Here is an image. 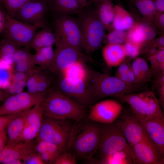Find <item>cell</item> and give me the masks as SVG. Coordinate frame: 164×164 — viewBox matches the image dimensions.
<instances>
[{"instance_id": "8d00e7d4", "label": "cell", "mask_w": 164, "mask_h": 164, "mask_svg": "<svg viewBox=\"0 0 164 164\" xmlns=\"http://www.w3.org/2000/svg\"><path fill=\"white\" fill-rule=\"evenodd\" d=\"M126 40L141 46L142 49L145 43L144 37L137 22H136L134 26L126 31Z\"/></svg>"}, {"instance_id": "f546056e", "label": "cell", "mask_w": 164, "mask_h": 164, "mask_svg": "<svg viewBox=\"0 0 164 164\" xmlns=\"http://www.w3.org/2000/svg\"><path fill=\"white\" fill-rule=\"evenodd\" d=\"M129 59H126L118 67L115 76L127 84L139 87L137 83Z\"/></svg>"}, {"instance_id": "2e32d148", "label": "cell", "mask_w": 164, "mask_h": 164, "mask_svg": "<svg viewBox=\"0 0 164 164\" xmlns=\"http://www.w3.org/2000/svg\"><path fill=\"white\" fill-rule=\"evenodd\" d=\"M118 122L131 148L148 136L140 120L133 114L123 116Z\"/></svg>"}, {"instance_id": "7c38bea8", "label": "cell", "mask_w": 164, "mask_h": 164, "mask_svg": "<svg viewBox=\"0 0 164 164\" xmlns=\"http://www.w3.org/2000/svg\"><path fill=\"white\" fill-rule=\"evenodd\" d=\"M53 60L47 69L57 75L78 61L92 62V58L74 48L56 44Z\"/></svg>"}, {"instance_id": "4316f807", "label": "cell", "mask_w": 164, "mask_h": 164, "mask_svg": "<svg viewBox=\"0 0 164 164\" xmlns=\"http://www.w3.org/2000/svg\"><path fill=\"white\" fill-rule=\"evenodd\" d=\"M27 111L12 119L8 124L7 126L8 138L7 144L18 142L25 126Z\"/></svg>"}, {"instance_id": "8fae6325", "label": "cell", "mask_w": 164, "mask_h": 164, "mask_svg": "<svg viewBox=\"0 0 164 164\" xmlns=\"http://www.w3.org/2000/svg\"><path fill=\"white\" fill-rule=\"evenodd\" d=\"M38 28L35 26L16 20L7 15L2 39L9 40L18 47H29Z\"/></svg>"}, {"instance_id": "681fc988", "label": "cell", "mask_w": 164, "mask_h": 164, "mask_svg": "<svg viewBox=\"0 0 164 164\" xmlns=\"http://www.w3.org/2000/svg\"><path fill=\"white\" fill-rule=\"evenodd\" d=\"M39 154L44 164H53L54 161L59 155L49 153H44Z\"/></svg>"}, {"instance_id": "4dcf8cb0", "label": "cell", "mask_w": 164, "mask_h": 164, "mask_svg": "<svg viewBox=\"0 0 164 164\" xmlns=\"http://www.w3.org/2000/svg\"><path fill=\"white\" fill-rule=\"evenodd\" d=\"M97 162L104 164H134L131 155L125 150L118 151L100 158Z\"/></svg>"}, {"instance_id": "ac0fdd59", "label": "cell", "mask_w": 164, "mask_h": 164, "mask_svg": "<svg viewBox=\"0 0 164 164\" xmlns=\"http://www.w3.org/2000/svg\"><path fill=\"white\" fill-rule=\"evenodd\" d=\"M139 120L148 136L164 156V118L155 117Z\"/></svg>"}, {"instance_id": "7a4b0ae2", "label": "cell", "mask_w": 164, "mask_h": 164, "mask_svg": "<svg viewBox=\"0 0 164 164\" xmlns=\"http://www.w3.org/2000/svg\"><path fill=\"white\" fill-rule=\"evenodd\" d=\"M85 108L56 89H50L42 104L44 116L76 122L85 119Z\"/></svg>"}, {"instance_id": "9f6ffc18", "label": "cell", "mask_w": 164, "mask_h": 164, "mask_svg": "<svg viewBox=\"0 0 164 164\" xmlns=\"http://www.w3.org/2000/svg\"><path fill=\"white\" fill-rule=\"evenodd\" d=\"M83 5L86 7L87 4V0H78Z\"/></svg>"}, {"instance_id": "cb8c5ba5", "label": "cell", "mask_w": 164, "mask_h": 164, "mask_svg": "<svg viewBox=\"0 0 164 164\" xmlns=\"http://www.w3.org/2000/svg\"><path fill=\"white\" fill-rule=\"evenodd\" d=\"M115 13L112 25V29L127 31L135 24L133 16L122 6H114Z\"/></svg>"}, {"instance_id": "f907efd6", "label": "cell", "mask_w": 164, "mask_h": 164, "mask_svg": "<svg viewBox=\"0 0 164 164\" xmlns=\"http://www.w3.org/2000/svg\"><path fill=\"white\" fill-rule=\"evenodd\" d=\"M8 140L7 127L0 129V152L7 144Z\"/></svg>"}, {"instance_id": "db71d44e", "label": "cell", "mask_w": 164, "mask_h": 164, "mask_svg": "<svg viewBox=\"0 0 164 164\" xmlns=\"http://www.w3.org/2000/svg\"><path fill=\"white\" fill-rule=\"evenodd\" d=\"M7 98L5 93L0 89V102L5 100Z\"/></svg>"}, {"instance_id": "91938a15", "label": "cell", "mask_w": 164, "mask_h": 164, "mask_svg": "<svg viewBox=\"0 0 164 164\" xmlns=\"http://www.w3.org/2000/svg\"></svg>"}, {"instance_id": "44dd1931", "label": "cell", "mask_w": 164, "mask_h": 164, "mask_svg": "<svg viewBox=\"0 0 164 164\" xmlns=\"http://www.w3.org/2000/svg\"><path fill=\"white\" fill-rule=\"evenodd\" d=\"M12 67L13 72H27L35 69L36 65L33 54L27 47L18 48L13 58Z\"/></svg>"}, {"instance_id": "d6986e66", "label": "cell", "mask_w": 164, "mask_h": 164, "mask_svg": "<svg viewBox=\"0 0 164 164\" xmlns=\"http://www.w3.org/2000/svg\"><path fill=\"white\" fill-rule=\"evenodd\" d=\"M49 11L56 16L80 14L85 6L78 0H48Z\"/></svg>"}, {"instance_id": "7402d4cb", "label": "cell", "mask_w": 164, "mask_h": 164, "mask_svg": "<svg viewBox=\"0 0 164 164\" xmlns=\"http://www.w3.org/2000/svg\"><path fill=\"white\" fill-rule=\"evenodd\" d=\"M95 1L97 4L95 9L98 18L105 29L110 31L112 29V25L115 15L114 6L111 1Z\"/></svg>"}, {"instance_id": "83f0119b", "label": "cell", "mask_w": 164, "mask_h": 164, "mask_svg": "<svg viewBox=\"0 0 164 164\" xmlns=\"http://www.w3.org/2000/svg\"><path fill=\"white\" fill-rule=\"evenodd\" d=\"M130 1L140 14L142 20L152 24L154 17L157 13L153 0Z\"/></svg>"}, {"instance_id": "b9f144b4", "label": "cell", "mask_w": 164, "mask_h": 164, "mask_svg": "<svg viewBox=\"0 0 164 164\" xmlns=\"http://www.w3.org/2000/svg\"><path fill=\"white\" fill-rule=\"evenodd\" d=\"M76 157L72 152L66 151L62 152L56 158L53 164H75Z\"/></svg>"}, {"instance_id": "7dc6e473", "label": "cell", "mask_w": 164, "mask_h": 164, "mask_svg": "<svg viewBox=\"0 0 164 164\" xmlns=\"http://www.w3.org/2000/svg\"><path fill=\"white\" fill-rule=\"evenodd\" d=\"M23 162V164H44L39 154L35 152L29 154Z\"/></svg>"}, {"instance_id": "e575fe53", "label": "cell", "mask_w": 164, "mask_h": 164, "mask_svg": "<svg viewBox=\"0 0 164 164\" xmlns=\"http://www.w3.org/2000/svg\"><path fill=\"white\" fill-rule=\"evenodd\" d=\"M18 48L11 42L2 39L0 41V59L12 65L13 58Z\"/></svg>"}, {"instance_id": "f5cc1de1", "label": "cell", "mask_w": 164, "mask_h": 164, "mask_svg": "<svg viewBox=\"0 0 164 164\" xmlns=\"http://www.w3.org/2000/svg\"><path fill=\"white\" fill-rule=\"evenodd\" d=\"M157 12H164V0H153Z\"/></svg>"}, {"instance_id": "1f68e13d", "label": "cell", "mask_w": 164, "mask_h": 164, "mask_svg": "<svg viewBox=\"0 0 164 164\" xmlns=\"http://www.w3.org/2000/svg\"><path fill=\"white\" fill-rule=\"evenodd\" d=\"M53 47H44L36 51V53L33 55L36 65L40 66L43 69H47L54 57V51Z\"/></svg>"}, {"instance_id": "816d5d0a", "label": "cell", "mask_w": 164, "mask_h": 164, "mask_svg": "<svg viewBox=\"0 0 164 164\" xmlns=\"http://www.w3.org/2000/svg\"><path fill=\"white\" fill-rule=\"evenodd\" d=\"M7 14L3 9L0 8V33H2L5 29L7 22Z\"/></svg>"}, {"instance_id": "f1b7e54d", "label": "cell", "mask_w": 164, "mask_h": 164, "mask_svg": "<svg viewBox=\"0 0 164 164\" xmlns=\"http://www.w3.org/2000/svg\"><path fill=\"white\" fill-rule=\"evenodd\" d=\"M86 63L78 61L62 71L61 76L79 79L87 82L89 80V68Z\"/></svg>"}, {"instance_id": "836d02e7", "label": "cell", "mask_w": 164, "mask_h": 164, "mask_svg": "<svg viewBox=\"0 0 164 164\" xmlns=\"http://www.w3.org/2000/svg\"><path fill=\"white\" fill-rule=\"evenodd\" d=\"M13 79L12 66L0 59V89L5 90L10 86Z\"/></svg>"}, {"instance_id": "52a82bcc", "label": "cell", "mask_w": 164, "mask_h": 164, "mask_svg": "<svg viewBox=\"0 0 164 164\" xmlns=\"http://www.w3.org/2000/svg\"><path fill=\"white\" fill-rule=\"evenodd\" d=\"M53 26L56 44L70 46L82 52L83 35L77 18L66 15L56 16Z\"/></svg>"}, {"instance_id": "ffe728a7", "label": "cell", "mask_w": 164, "mask_h": 164, "mask_svg": "<svg viewBox=\"0 0 164 164\" xmlns=\"http://www.w3.org/2000/svg\"><path fill=\"white\" fill-rule=\"evenodd\" d=\"M102 55L107 65L112 67L118 66L127 57L124 44H106Z\"/></svg>"}, {"instance_id": "ee69618b", "label": "cell", "mask_w": 164, "mask_h": 164, "mask_svg": "<svg viewBox=\"0 0 164 164\" xmlns=\"http://www.w3.org/2000/svg\"><path fill=\"white\" fill-rule=\"evenodd\" d=\"M50 77L42 71L41 75L37 87V93H47L50 90L51 84Z\"/></svg>"}, {"instance_id": "484cf974", "label": "cell", "mask_w": 164, "mask_h": 164, "mask_svg": "<svg viewBox=\"0 0 164 164\" xmlns=\"http://www.w3.org/2000/svg\"><path fill=\"white\" fill-rule=\"evenodd\" d=\"M43 103L36 104L27 110L26 113L25 125L37 135L43 118Z\"/></svg>"}, {"instance_id": "5b68a950", "label": "cell", "mask_w": 164, "mask_h": 164, "mask_svg": "<svg viewBox=\"0 0 164 164\" xmlns=\"http://www.w3.org/2000/svg\"><path fill=\"white\" fill-rule=\"evenodd\" d=\"M114 97L127 104L133 114L140 120L155 117L164 118L158 98L151 91L117 95Z\"/></svg>"}, {"instance_id": "ab89813d", "label": "cell", "mask_w": 164, "mask_h": 164, "mask_svg": "<svg viewBox=\"0 0 164 164\" xmlns=\"http://www.w3.org/2000/svg\"><path fill=\"white\" fill-rule=\"evenodd\" d=\"M29 0H2L7 15L12 17L23 5Z\"/></svg>"}, {"instance_id": "8992f818", "label": "cell", "mask_w": 164, "mask_h": 164, "mask_svg": "<svg viewBox=\"0 0 164 164\" xmlns=\"http://www.w3.org/2000/svg\"><path fill=\"white\" fill-rule=\"evenodd\" d=\"M69 121L43 115L42 124L36 139L53 143L63 152L67 151L73 126Z\"/></svg>"}, {"instance_id": "d590c367", "label": "cell", "mask_w": 164, "mask_h": 164, "mask_svg": "<svg viewBox=\"0 0 164 164\" xmlns=\"http://www.w3.org/2000/svg\"><path fill=\"white\" fill-rule=\"evenodd\" d=\"M137 22L143 33L144 39V44L142 50L149 43L155 39L159 31L152 23L142 20L135 21Z\"/></svg>"}, {"instance_id": "30bf717a", "label": "cell", "mask_w": 164, "mask_h": 164, "mask_svg": "<svg viewBox=\"0 0 164 164\" xmlns=\"http://www.w3.org/2000/svg\"><path fill=\"white\" fill-rule=\"evenodd\" d=\"M47 93L22 91L10 95L0 105V116L22 113L43 102Z\"/></svg>"}, {"instance_id": "6da1fadb", "label": "cell", "mask_w": 164, "mask_h": 164, "mask_svg": "<svg viewBox=\"0 0 164 164\" xmlns=\"http://www.w3.org/2000/svg\"><path fill=\"white\" fill-rule=\"evenodd\" d=\"M73 125L67 151L79 159L91 158L98 150L101 124L88 119Z\"/></svg>"}, {"instance_id": "74e56055", "label": "cell", "mask_w": 164, "mask_h": 164, "mask_svg": "<svg viewBox=\"0 0 164 164\" xmlns=\"http://www.w3.org/2000/svg\"><path fill=\"white\" fill-rule=\"evenodd\" d=\"M126 31L112 29L107 34H105L103 43L106 44H124L126 40Z\"/></svg>"}, {"instance_id": "bcb514c9", "label": "cell", "mask_w": 164, "mask_h": 164, "mask_svg": "<svg viewBox=\"0 0 164 164\" xmlns=\"http://www.w3.org/2000/svg\"><path fill=\"white\" fill-rule=\"evenodd\" d=\"M152 24L161 34H164V12H157L154 17Z\"/></svg>"}, {"instance_id": "7bdbcfd3", "label": "cell", "mask_w": 164, "mask_h": 164, "mask_svg": "<svg viewBox=\"0 0 164 164\" xmlns=\"http://www.w3.org/2000/svg\"><path fill=\"white\" fill-rule=\"evenodd\" d=\"M127 57L135 58L141 52L142 48L139 45L126 40L124 44Z\"/></svg>"}, {"instance_id": "60d3db41", "label": "cell", "mask_w": 164, "mask_h": 164, "mask_svg": "<svg viewBox=\"0 0 164 164\" xmlns=\"http://www.w3.org/2000/svg\"><path fill=\"white\" fill-rule=\"evenodd\" d=\"M42 68L38 69L29 78L26 86L28 92L31 93H37V85L42 74Z\"/></svg>"}, {"instance_id": "d4e9b609", "label": "cell", "mask_w": 164, "mask_h": 164, "mask_svg": "<svg viewBox=\"0 0 164 164\" xmlns=\"http://www.w3.org/2000/svg\"><path fill=\"white\" fill-rule=\"evenodd\" d=\"M43 28L36 32L30 46L36 51L43 47L53 46L56 41L54 32L48 27Z\"/></svg>"}, {"instance_id": "9c48e42d", "label": "cell", "mask_w": 164, "mask_h": 164, "mask_svg": "<svg viewBox=\"0 0 164 164\" xmlns=\"http://www.w3.org/2000/svg\"><path fill=\"white\" fill-rule=\"evenodd\" d=\"M87 83L79 79L60 76L58 80L56 89L85 107L91 105L95 101L93 92Z\"/></svg>"}, {"instance_id": "680465c9", "label": "cell", "mask_w": 164, "mask_h": 164, "mask_svg": "<svg viewBox=\"0 0 164 164\" xmlns=\"http://www.w3.org/2000/svg\"><path fill=\"white\" fill-rule=\"evenodd\" d=\"M95 1H111V0H94Z\"/></svg>"}, {"instance_id": "f35d334b", "label": "cell", "mask_w": 164, "mask_h": 164, "mask_svg": "<svg viewBox=\"0 0 164 164\" xmlns=\"http://www.w3.org/2000/svg\"><path fill=\"white\" fill-rule=\"evenodd\" d=\"M34 151L39 154L49 153L58 155L63 152L59 147L53 143L46 141L37 140Z\"/></svg>"}, {"instance_id": "c3c4849f", "label": "cell", "mask_w": 164, "mask_h": 164, "mask_svg": "<svg viewBox=\"0 0 164 164\" xmlns=\"http://www.w3.org/2000/svg\"><path fill=\"white\" fill-rule=\"evenodd\" d=\"M25 111L16 114L0 116V129L7 127L8 124L11 121L15 118L22 114Z\"/></svg>"}, {"instance_id": "6f0895ef", "label": "cell", "mask_w": 164, "mask_h": 164, "mask_svg": "<svg viewBox=\"0 0 164 164\" xmlns=\"http://www.w3.org/2000/svg\"><path fill=\"white\" fill-rule=\"evenodd\" d=\"M0 8H1L2 9H3L4 8L2 0H0Z\"/></svg>"}, {"instance_id": "d6a6232c", "label": "cell", "mask_w": 164, "mask_h": 164, "mask_svg": "<svg viewBox=\"0 0 164 164\" xmlns=\"http://www.w3.org/2000/svg\"><path fill=\"white\" fill-rule=\"evenodd\" d=\"M147 58L150 64L153 77L155 78L164 72V49L159 50Z\"/></svg>"}, {"instance_id": "f6af8a7d", "label": "cell", "mask_w": 164, "mask_h": 164, "mask_svg": "<svg viewBox=\"0 0 164 164\" xmlns=\"http://www.w3.org/2000/svg\"><path fill=\"white\" fill-rule=\"evenodd\" d=\"M152 91H156L158 94L157 98L161 106L164 107V81L157 80L154 81Z\"/></svg>"}, {"instance_id": "603a6c76", "label": "cell", "mask_w": 164, "mask_h": 164, "mask_svg": "<svg viewBox=\"0 0 164 164\" xmlns=\"http://www.w3.org/2000/svg\"><path fill=\"white\" fill-rule=\"evenodd\" d=\"M132 68L137 85L142 87L150 81L152 74L146 60L141 57H136L131 63Z\"/></svg>"}, {"instance_id": "277c9868", "label": "cell", "mask_w": 164, "mask_h": 164, "mask_svg": "<svg viewBox=\"0 0 164 164\" xmlns=\"http://www.w3.org/2000/svg\"><path fill=\"white\" fill-rule=\"evenodd\" d=\"M77 18L82 32L84 50L91 54L99 49L103 43L106 30L96 13L95 8L87 7Z\"/></svg>"}, {"instance_id": "4fadbf2b", "label": "cell", "mask_w": 164, "mask_h": 164, "mask_svg": "<svg viewBox=\"0 0 164 164\" xmlns=\"http://www.w3.org/2000/svg\"><path fill=\"white\" fill-rule=\"evenodd\" d=\"M49 11L48 0H29L12 17L38 28L45 26L46 17Z\"/></svg>"}, {"instance_id": "3957f363", "label": "cell", "mask_w": 164, "mask_h": 164, "mask_svg": "<svg viewBox=\"0 0 164 164\" xmlns=\"http://www.w3.org/2000/svg\"><path fill=\"white\" fill-rule=\"evenodd\" d=\"M90 85L96 100L109 96L135 93L141 87L123 82L115 76H111L89 68Z\"/></svg>"}, {"instance_id": "e0dca14e", "label": "cell", "mask_w": 164, "mask_h": 164, "mask_svg": "<svg viewBox=\"0 0 164 164\" xmlns=\"http://www.w3.org/2000/svg\"><path fill=\"white\" fill-rule=\"evenodd\" d=\"M36 141V139L30 142L21 141L7 144L0 152V164H7L8 162L15 159L23 161L34 152Z\"/></svg>"}, {"instance_id": "11a10c76", "label": "cell", "mask_w": 164, "mask_h": 164, "mask_svg": "<svg viewBox=\"0 0 164 164\" xmlns=\"http://www.w3.org/2000/svg\"><path fill=\"white\" fill-rule=\"evenodd\" d=\"M7 164H23V161L20 159H15L8 162Z\"/></svg>"}, {"instance_id": "ba28073f", "label": "cell", "mask_w": 164, "mask_h": 164, "mask_svg": "<svg viewBox=\"0 0 164 164\" xmlns=\"http://www.w3.org/2000/svg\"><path fill=\"white\" fill-rule=\"evenodd\" d=\"M98 150L100 158L125 150L131 155L132 159V148L125 139L118 121L109 124H101V137Z\"/></svg>"}, {"instance_id": "9a60e30c", "label": "cell", "mask_w": 164, "mask_h": 164, "mask_svg": "<svg viewBox=\"0 0 164 164\" xmlns=\"http://www.w3.org/2000/svg\"><path fill=\"white\" fill-rule=\"evenodd\" d=\"M131 148L134 164H164V156L148 136Z\"/></svg>"}, {"instance_id": "5bb4252c", "label": "cell", "mask_w": 164, "mask_h": 164, "mask_svg": "<svg viewBox=\"0 0 164 164\" xmlns=\"http://www.w3.org/2000/svg\"><path fill=\"white\" fill-rule=\"evenodd\" d=\"M122 110V106L117 100H104L92 107L88 119L101 124L111 123L119 117Z\"/></svg>"}]
</instances>
